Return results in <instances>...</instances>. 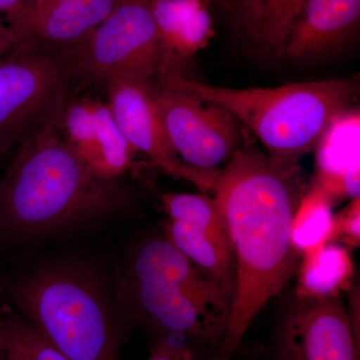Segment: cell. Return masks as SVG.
<instances>
[{
	"label": "cell",
	"instance_id": "obj_8",
	"mask_svg": "<svg viewBox=\"0 0 360 360\" xmlns=\"http://www.w3.org/2000/svg\"><path fill=\"white\" fill-rule=\"evenodd\" d=\"M153 101L170 146L188 167L221 170L241 146L238 120L219 104L158 85Z\"/></svg>",
	"mask_w": 360,
	"mask_h": 360
},
{
	"label": "cell",
	"instance_id": "obj_26",
	"mask_svg": "<svg viewBox=\"0 0 360 360\" xmlns=\"http://www.w3.org/2000/svg\"><path fill=\"white\" fill-rule=\"evenodd\" d=\"M51 1V0H27V22H26L25 39L27 37L28 30H30L32 20L44 11V7Z\"/></svg>",
	"mask_w": 360,
	"mask_h": 360
},
{
	"label": "cell",
	"instance_id": "obj_30",
	"mask_svg": "<svg viewBox=\"0 0 360 360\" xmlns=\"http://www.w3.org/2000/svg\"><path fill=\"white\" fill-rule=\"evenodd\" d=\"M0 360H4V359H2L1 354H0Z\"/></svg>",
	"mask_w": 360,
	"mask_h": 360
},
{
	"label": "cell",
	"instance_id": "obj_10",
	"mask_svg": "<svg viewBox=\"0 0 360 360\" xmlns=\"http://www.w3.org/2000/svg\"><path fill=\"white\" fill-rule=\"evenodd\" d=\"M155 85L116 79L105 85L111 115L137 153L170 176L184 179L205 194L214 191L221 170H200L186 165L170 146L153 101Z\"/></svg>",
	"mask_w": 360,
	"mask_h": 360
},
{
	"label": "cell",
	"instance_id": "obj_13",
	"mask_svg": "<svg viewBox=\"0 0 360 360\" xmlns=\"http://www.w3.org/2000/svg\"><path fill=\"white\" fill-rule=\"evenodd\" d=\"M165 54L167 72H179L182 61L205 47L212 18L202 0H148Z\"/></svg>",
	"mask_w": 360,
	"mask_h": 360
},
{
	"label": "cell",
	"instance_id": "obj_17",
	"mask_svg": "<svg viewBox=\"0 0 360 360\" xmlns=\"http://www.w3.org/2000/svg\"><path fill=\"white\" fill-rule=\"evenodd\" d=\"M307 0H260L246 39L259 53L281 56L284 40Z\"/></svg>",
	"mask_w": 360,
	"mask_h": 360
},
{
	"label": "cell",
	"instance_id": "obj_1",
	"mask_svg": "<svg viewBox=\"0 0 360 360\" xmlns=\"http://www.w3.org/2000/svg\"><path fill=\"white\" fill-rule=\"evenodd\" d=\"M304 181L298 165L241 143L222 168L214 198L236 259V281L224 340L210 360H231L255 317L297 274L302 255L292 224Z\"/></svg>",
	"mask_w": 360,
	"mask_h": 360
},
{
	"label": "cell",
	"instance_id": "obj_29",
	"mask_svg": "<svg viewBox=\"0 0 360 360\" xmlns=\"http://www.w3.org/2000/svg\"><path fill=\"white\" fill-rule=\"evenodd\" d=\"M0 302H1V290H0Z\"/></svg>",
	"mask_w": 360,
	"mask_h": 360
},
{
	"label": "cell",
	"instance_id": "obj_14",
	"mask_svg": "<svg viewBox=\"0 0 360 360\" xmlns=\"http://www.w3.org/2000/svg\"><path fill=\"white\" fill-rule=\"evenodd\" d=\"M123 0H51L32 20L27 37L63 49L79 44L101 25Z\"/></svg>",
	"mask_w": 360,
	"mask_h": 360
},
{
	"label": "cell",
	"instance_id": "obj_19",
	"mask_svg": "<svg viewBox=\"0 0 360 360\" xmlns=\"http://www.w3.org/2000/svg\"><path fill=\"white\" fill-rule=\"evenodd\" d=\"M0 347L20 360H70L35 330L9 303L0 302Z\"/></svg>",
	"mask_w": 360,
	"mask_h": 360
},
{
	"label": "cell",
	"instance_id": "obj_18",
	"mask_svg": "<svg viewBox=\"0 0 360 360\" xmlns=\"http://www.w3.org/2000/svg\"><path fill=\"white\" fill-rule=\"evenodd\" d=\"M335 217L328 193L315 188L300 200L292 224V240L302 255L305 251L326 245L333 238Z\"/></svg>",
	"mask_w": 360,
	"mask_h": 360
},
{
	"label": "cell",
	"instance_id": "obj_15",
	"mask_svg": "<svg viewBox=\"0 0 360 360\" xmlns=\"http://www.w3.org/2000/svg\"><path fill=\"white\" fill-rule=\"evenodd\" d=\"M298 266L297 295H340L352 274L349 253L338 245H322L302 253Z\"/></svg>",
	"mask_w": 360,
	"mask_h": 360
},
{
	"label": "cell",
	"instance_id": "obj_11",
	"mask_svg": "<svg viewBox=\"0 0 360 360\" xmlns=\"http://www.w3.org/2000/svg\"><path fill=\"white\" fill-rule=\"evenodd\" d=\"M170 243L194 264L214 276L232 300L236 259L214 196L167 193L161 198Z\"/></svg>",
	"mask_w": 360,
	"mask_h": 360
},
{
	"label": "cell",
	"instance_id": "obj_2",
	"mask_svg": "<svg viewBox=\"0 0 360 360\" xmlns=\"http://www.w3.org/2000/svg\"><path fill=\"white\" fill-rule=\"evenodd\" d=\"M129 202L118 179L94 174L61 129L47 125L18 144L0 177V238L15 240L101 219Z\"/></svg>",
	"mask_w": 360,
	"mask_h": 360
},
{
	"label": "cell",
	"instance_id": "obj_12",
	"mask_svg": "<svg viewBox=\"0 0 360 360\" xmlns=\"http://www.w3.org/2000/svg\"><path fill=\"white\" fill-rule=\"evenodd\" d=\"M360 0H307L284 40L281 56L312 59L330 53L354 37Z\"/></svg>",
	"mask_w": 360,
	"mask_h": 360
},
{
	"label": "cell",
	"instance_id": "obj_28",
	"mask_svg": "<svg viewBox=\"0 0 360 360\" xmlns=\"http://www.w3.org/2000/svg\"><path fill=\"white\" fill-rule=\"evenodd\" d=\"M255 360H276V359H274H274H255Z\"/></svg>",
	"mask_w": 360,
	"mask_h": 360
},
{
	"label": "cell",
	"instance_id": "obj_21",
	"mask_svg": "<svg viewBox=\"0 0 360 360\" xmlns=\"http://www.w3.org/2000/svg\"><path fill=\"white\" fill-rule=\"evenodd\" d=\"M144 360H205L186 340L177 338H156L150 354Z\"/></svg>",
	"mask_w": 360,
	"mask_h": 360
},
{
	"label": "cell",
	"instance_id": "obj_4",
	"mask_svg": "<svg viewBox=\"0 0 360 360\" xmlns=\"http://www.w3.org/2000/svg\"><path fill=\"white\" fill-rule=\"evenodd\" d=\"M158 86L219 104L253 132L270 158L288 165H298L316 148L359 90L356 77L238 89L212 86L177 72L163 75Z\"/></svg>",
	"mask_w": 360,
	"mask_h": 360
},
{
	"label": "cell",
	"instance_id": "obj_22",
	"mask_svg": "<svg viewBox=\"0 0 360 360\" xmlns=\"http://www.w3.org/2000/svg\"><path fill=\"white\" fill-rule=\"evenodd\" d=\"M229 14L232 26L241 34L246 35L255 15L260 0H217Z\"/></svg>",
	"mask_w": 360,
	"mask_h": 360
},
{
	"label": "cell",
	"instance_id": "obj_16",
	"mask_svg": "<svg viewBox=\"0 0 360 360\" xmlns=\"http://www.w3.org/2000/svg\"><path fill=\"white\" fill-rule=\"evenodd\" d=\"M96 134L85 165L104 179H117L132 167L136 151L118 129L108 103L96 99Z\"/></svg>",
	"mask_w": 360,
	"mask_h": 360
},
{
	"label": "cell",
	"instance_id": "obj_7",
	"mask_svg": "<svg viewBox=\"0 0 360 360\" xmlns=\"http://www.w3.org/2000/svg\"><path fill=\"white\" fill-rule=\"evenodd\" d=\"M70 82L58 51L32 37L0 58V156L42 127L60 129Z\"/></svg>",
	"mask_w": 360,
	"mask_h": 360
},
{
	"label": "cell",
	"instance_id": "obj_3",
	"mask_svg": "<svg viewBox=\"0 0 360 360\" xmlns=\"http://www.w3.org/2000/svg\"><path fill=\"white\" fill-rule=\"evenodd\" d=\"M118 290L120 312L129 326H144L156 338L186 340L200 354L202 349L212 352L210 359L224 340L231 296L167 238L137 248Z\"/></svg>",
	"mask_w": 360,
	"mask_h": 360
},
{
	"label": "cell",
	"instance_id": "obj_6",
	"mask_svg": "<svg viewBox=\"0 0 360 360\" xmlns=\"http://www.w3.org/2000/svg\"><path fill=\"white\" fill-rule=\"evenodd\" d=\"M56 51L71 80L89 84L129 79L156 85L167 68L148 0H123L86 39Z\"/></svg>",
	"mask_w": 360,
	"mask_h": 360
},
{
	"label": "cell",
	"instance_id": "obj_5",
	"mask_svg": "<svg viewBox=\"0 0 360 360\" xmlns=\"http://www.w3.org/2000/svg\"><path fill=\"white\" fill-rule=\"evenodd\" d=\"M11 307L70 360H118L129 326L96 272L42 267L14 283Z\"/></svg>",
	"mask_w": 360,
	"mask_h": 360
},
{
	"label": "cell",
	"instance_id": "obj_27",
	"mask_svg": "<svg viewBox=\"0 0 360 360\" xmlns=\"http://www.w3.org/2000/svg\"><path fill=\"white\" fill-rule=\"evenodd\" d=\"M0 354H1L4 360H20L13 352L6 349V348L0 347Z\"/></svg>",
	"mask_w": 360,
	"mask_h": 360
},
{
	"label": "cell",
	"instance_id": "obj_9",
	"mask_svg": "<svg viewBox=\"0 0 360 360\" xmlns=\"http://www.w3.org/2000/svg\"><path fill=\"white\" fill-rule=\"evenodd\" d=\"M276 360H360L341 295H297L284 307L274 335Z\"/></svg>",
	"mask_w": 360,
	"mask_h": 360
},
{
	"label": "cell",
	"instance_id": "obj_20",
	"mask_svg": "<svg viewBox=\"0 0 360 360\" xmlns=\"http://www.w3.org/2000/svg\"><path fill=\"white\" fill-rule=\"evenodd\" d=\"M60 129L66 142L86 163L96 141V99L70 97L63 110Z\"/></svg>",
	"mask_w": 360,
	"mask_h": 360
},
{
	"label": "cell",
	"instance_id": "obj_25",
	"mask_svg": "<svg viewBox=\"0 0 360 360\" xmlns=\"http://www.w3.org/2000/svg\"><path fill=\"white\" fill-rule=\"evenodd\" d=\"M22 39L0 16V58L13 51Z\"/></svg>",
	"mask_w": 360,
	"mask_h": 360
},
{
	"label": "cell",
	"instance_id": "obj_23",
	"mask_svg": "<svg viewBox=\"0 0 360 360\" xmlns=\"http://www.w3.org/2000/svg\"><path fill=\"white\" fill-rule=\"evenodd\" d=\"M340 236L350 245L356 246L359 243V198H354L347 212L338 219H335L333 236Z\"/></svg>",
	"mask_w": 360,
	"mask_h": 360
},
{
	"label": "cell",
	"instance_id": "obj_24",
	"mask_svg": "<svg viewBox=\"0 0 360 360\" xmlns=\"http://www.w3.org/2000/svg\"><path fill=\"white\" fill-rule=\"evenodd\" d=\"M6 13L7 25L25 39L27 22V0H0V13Z\"/></svg>",
	"mask_w": 360,
	"mask_h": 360
}]
</instances>
